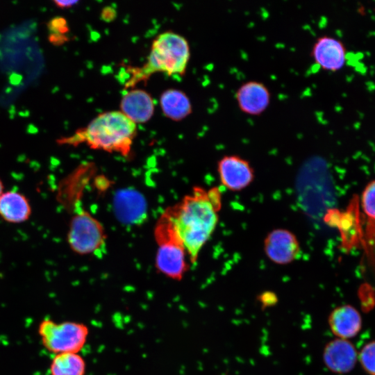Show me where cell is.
<instances>
[{"mask_svg":"<svg viewBox=\"0 0 375 375\" xmlns=\"http://www.w3.org/2000/svg\"><path fill=\"white\" fill-rule=\"evenodd\" d=\"M221 208L219 188L201 187H194L180 202L167 208L191 264L197 262L200 251L213 233Z\"/></svg>","mask_w":375,"mask_h":375,"instance_id":"1","label":"cell"},{"mask_svg":"<svg viewBox=\"0 0 375 375\" xmlns=\"http://www.w3.org/2000/svg\"><path fill=\"white\" fill-rule=\"evenodd\" d=\"M136 125L119 111L103 112L95 117L88 126L74 135L60 140L61 144L76 145L85 143L94 149L128 154Z\"/></svg>","mask_w":375,"mask_h":375,"instance_id":"2","label":"cell"},{"mask_svg":"<svg viewBox=\"0 0 375 375\" xmlns=\"http://www.w3.org/2000/svg\"><path fill=\"white\" fill-rule=\"evenodd\" d=\"M154 236L156 269L167 278L181 281L188 269V256L167 208L156 223Z\"/></svg>","mask_w":375,"mask_h":375,"instance_id":"3","label":"cell"},{"mask_svg":"<svg viewBox=\"0 0 375 375\" xmlns=\"http://www.w3.org/2000/svg\"><path fill=\"white\" fill-rule=\"evenodd\" d=\"M190 58V47L183 36L172 32L159 35L153 41L148 60L134 77L144 78L154 72L182 75Z\"/></svg>","mask_w":375,"mask_h":375,"instance_id":"4","label":"cell"},{"mask_svg":"<svg viewBox=\"0 0 375 375\" xmlns=\"http://www.w3.org/2000/svg\"><path fill=\"white\" fill-rule=\"evenodd\" d=\"M38 333L44 348L55 355L79 353L87 342L90 330L82 322H58L51 318H44L38 324Z\"/></svg>","mask_w":375,"mask_h":375,"instance_id":"5","label":"cell"},{"mask_svg":"<svg viewBox=\"0 0 375 375\" xmlns=\"http://www.w3.org/2000/svg\"><path fill=\"white\" fill-rule=\"evenodd\" d=\"M67 241L70 249L79 255L94 254L104 247L106 234L101 223L82 210L72 217Z\"/></svg>","mask_w":375,"mask_h":375,"instance_id":"6","label":"cell"},{"mask_svg":"<svg viewBox=\"0 0 375 375\" xmlns=\"http://www.w3.org/2000/svg\"><path fill=\"white\" fill-rule=\"evenodd\" d=\"M221 184L231 191H240L254 179V171L249 162L238 155H226L217 162Z\"/></svg>","mask_w":375,"mask_h":375,"instance_id":"7","label":"cell"},{"mask_svg":"<svg viewBox=\"0 0 375 375\" xmlns=\"http://www.w3.org/2000/svg\"><path fill=\"white\" fill-rule=\"evenodd\" d=\"M264 251L273 262L287 265L298 258L301 249L299 240L293 233L285 228H276L265 238Z\"/></svg>","mask_w":375,"mask_h":375,"instance_id":"8","label":"cell"},{"mask_svg":"<svg viewBox=\"0 0 375 375\" xmlns=\"http://www.w3.org/2000/svg\"><path fill=\"white\" fill-rule=\"evenodd\" d=\"M310 56L314 62L322 69L329 72H338L345 65L347 49L342 40L323 35L316 38L311 51Z\"/></svg>","mask_w":375,"mask_h":375,"instance_id":"9","label":"cell"},{"mask_svg":"<svg viewBox=\"0 0 375 375\" xmlns=\"http://www.w3.org/2000/svg\"><path fill=\"white\" fill-rule=\"evenodd\" d=\"M235 99L241 112L248 115L258 116L269 106L272 95L264 83L251 80L242 83L238 88Z\"/></svg>","mask_w":375,"mask_h":375,"instance_id":"10","label":"cell"},{"mask_svg":"<svg viewBox=\"0 0 375 375\" xmlns=\"http://www.w3.org/2000/svg\"><path fill=\"white\" fill-rule=\"evenodd\" d=\"M322 358L324 365L331 372L346 374L354 368L358 353L349 340L337 338L326 344Z\"/></svg>","mask_w":375,"mask_h":375,"instance_id":"11","label":"cell"},{"mask_svg":"<svg viewBox=\"0 0 375 375\" xmlns=\"http://www.w3.org/2000/svg\"><path fill=\"white\" fill-rule=\"evenodd\" d=\"M328 324L338 338L348 340L355 337L361 330L362 317L353 306L342 305L331 311Z\"/></svg>","mask_w":375,"mask_h":375,"instance_id":"12","label":"cell"},{"mask_svg":"<svg viewBox=\"0 0 375 375\" xmlns=\"http://www.w3.org/2000/svg\"><path fill=\"white\" fill-rule=\"evenodd\" d=\"M31 215V204L23 193L8 190L0 197V217L6 222L24 223L30 219Z\"/></svg>","mask_w":375,"mask_h":375,"instance_id":"13","label":"cell"},{"mask_svg":"<svg viewBox=\"0 0 375 375\" xmlns=\"http://www.w3.org/2000/svg\"><path fill=\"white\" fill-rule=\"evenodd\" d=\"M122 112L135 123L147 122L153 115L154 104L151 97L142 90H133L121 101Z\"/></svg>","mask_w":375,"mask_h":375,"instance_id":"14","label":"cell"},{"mask_svg":"<svg viewBox=\"0 0 375 375\" xmlns=\"http://www.w3.org/2000/svg\"><path fill=\"white\" fill-rule=\"evenodd\" d=\"M115 205L117 216L124 222L135 223L144 218V200L134 191L121 192L115 198Z\"/></svg>","mask_w":375,"mask_h":375,"instance_id":"15","label":"cell"},{"mask_svg":"<svg viewBox=\"0 0 375 375\" xmlns=\"http://www.w3.org/2000/svg\"><path fill=\"white\" fill-rule=\"evenodd\" d=\"M160 106L163 113L169 118L178 121L192 112V104L188 97L182 91L169 89L160 97Z\"/></svg>","mask_w":375,"mask_h":375,"instance_id":"16","label":"cell"},{"mask_svg":"<svg viewBox=\"0 0 375 375\" xmlns=\"http://www.w3.org/2000/svg\"><path fill=\"white\" fill-rule=\"evenodd\" d=\"M86 362L79 353L55 354L49 365L50 375H85Z\"/></svg>","mask_w":375,"mask_h":375,"instance_id":"17","label":"cell"},{"mask_svg":"<svg viewBox=\"0 0 375 375\" xmlns=\"http://www.w3.org/2000/svg\"><path fill=\"white\" fill-rule=\"evenodd\" d=\"M358 358L367 374L375 375V340L369 342L362 347Z\"/></svg>","mask_w":375,"mask_h":375,"instance_id":"18","label":"cell"},{"mask_svg":"<svg viewBox=\"0 0 375 375\" xmlns=\"http://www.w3.org/2000/svg\"><path fill=\"white\" fill-rule=\"evenodd\" d=\"M361 206L368 218L375 221V180L365 188L361 197Z\"/></svg>","mask_w":375,"mask_h":375,"instance_id":"19","label":"cell"},{"mask_svg":"<svg viewBox=\"0 0 375 375\" xmlns=\"http://www.w3.org/2000/svg\"><path fill=\"white\" fill-rule=\"evenodd\" d=\"M50 34L64 35L68 31L66 20L62 17H54L48 23Z\"/></svg>","mask_w":375,"mask_h":375,"instance_id":"20","label":"cell"},{"mask_svg":"<svg viewBox=\"0 0 375 375\" xmlns=\"http://www.w3.org/2000/svg\"><path fill=\"white\" fill-rule=\"evenodd\" d=\"M260 301L265 306H272L276 301V297L272 293L265 292L261 295Z\"/></svg>","mask_w":375,"mask_h":375,"instance_id":"21","label":"cell"},{"mask_svg":"<svg viewBox=\"0 0 375 375\" xmlns=\"http://www.w3.org/2000/svg\"><path fill=\"white\" fill-rule=\"evenodd\" d=\"M54 4L61 8H66L73 6L77 3V1H53Z\"/></svg>","mask_w":375,"mask_h":375,"instance_id":"22","label":"cell"},{"mask_svg":"<svg viewBox=\"0 0 375 375\" xmlns=\"http://www.w3.org/2000/svg\"><path fill=\"white\" fill-rule=\"evenodd\" d=\"M4 192V184L1 178H0V197Z\"/></svg>","mask_w":375,"mask_h":375,"instance_id":"23","label":"cell"}]
</instances>
